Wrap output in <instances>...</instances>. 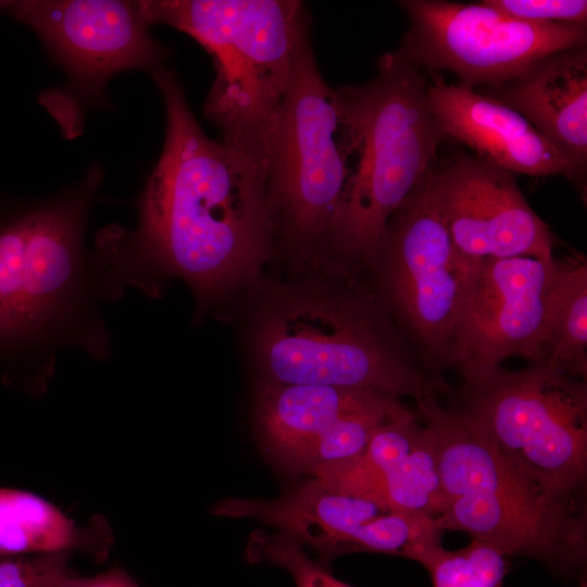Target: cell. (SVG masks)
Instances as JSON below:
<instances>
[{
  "instance_id": "cell-9",
  "label": "cell",
  "mask_w": 587,
  "mask_h": 587,
  "mask_svg": "<svg viewBox=\"0 0 587 587\" xmlns=\"http://www.w3.org/2000/svg\"><path fill=\"white\" fill-rule=\"evenodd\" d=\"M425 177L391 214L365 266L371 296L404 345L428 374L442 377L461 364L460 319L478 264L454 248Z\"/></svg>"
},
{
  "instance_id": "cell-7",
  "label": "cell",
  "mask_w": 587,
  "mask_h": 587,
  "mask_svg": "<svg viewBox=\"0 0 587 587\" xmlns=\"http://www.w3.org/2000/svg\"><path fill=\"white\" fill-rule=\"evenodd\" d=\"M359 132L347 86L330 87L316 64L310 28L298 45L273 128L264 182L274 236L324 239L354 175Z\"/></svg>"
},
{
  "instance_id": "cell-5",
  "label": "cell",
  "mask_w": 587,
  "mask_h": 587,
  "mask_svg": "<svg viewBox=\"0 0 587 587\" xmlns=\"http://www.w3.org/2000/svg\"><path fill=\"white\" fill-rule=\"evenodd\" d=\"M253 341L267 380L414 400L453 391L444 377L419 364L380 307L364 292L286 300L261 319Z\"/></svg>"
},
{
  "instance_id": "cell-20",
  "label": "cell",
  "mask_w": 587,
  "mask_h": 587,
  "mask_svg": "<svg viewBox=\"0 0 587 587\" xmlns=\"http://www.w3.org/2000/svg\"><path fill=\"white\" fill-rule=\"evenodd\" d=\"M535 364L587 378V260L557 258L544 335Z\"/></svg>"
},
{
  "instance_id": "cell-13",
  "label": "cell",
  "mask_w": 587,
  "mask_h": 587,
  "mask_svg": "<svg viewBox=\"0 0 587 587\" xmlns=\"http://www.w3.org/2000/svg\"><path fill=\"white\" fill-rule=\"evenodd\" d=\"M557 257H513L482 262L463 305L459 344L462 379L515 355L536 363Z\"/></svg>"
},
{
  "instance_id": "cell-25",
  "label": "cell",
  "mask_w": 587,
  "mask_h": 587,
  "mask_svg": "<svg viewBox=\"0 0 587 587\" xmlns=\"http://www.w3.org/2000/svg\"><path fill=\"white\" fill-rule=\"evenodd\" d=\"M483 2L502 14L530 23L587 27L585 0H484Z\"/></svg>"
},
{
  "instance_id": "cell-16",
  "label": "cell",
  "mask_w": 587,
  "mask_h": 587,
  "mask_svg": "<svg viewBox=\"0 0 587 587\" xmlns=\"http://www.w3.org/2000/svg\"><path fill=\"white\" fill-rule=\"evenodd\" d=\"M427 97L444 137L466 145L477 158L513 174L574 182L566 158L516 111L440 76L428 83Z\"/></svg>"
},
{
  "instance_id": "cell-23",
  "label": "cell",
  "mask_w": 587,
  "mask_h": 587,
  "mask_svg": "<svg viewBox=\"0 0 587 587\" xmlns=\"http://www.w3.org/2000/svg\"><path fill=\"white\" fill-rule=\"evenodd\" d=\"M245 554L252 563L266 562L283 567L291 575L296 587H351L311 560L299 541L282 532L253 533Z\"/></svg>"
},
{
  "instance_id": "cell-12",
  "label": "cell",
  "mask_w": 587,
  "mask_h": 587,
  "mask_svg": "<svg viewBox=\"0 0 587 587\" xmlns=\"http://www.w3.org/2000/svg\"><path fill=\"white\" fill-rule=\"evenodd\" d=\"M425 180L454 248L470 262L553 258V235L513 173L460 151L436 161Z\"/></svg>"
},
{
  "instance_id": "cell-26",
  "label": "cell",
  "mask_w": 587,
  "mask_h": 587,
  "mask_svg": "<svg viewBox=\"0 0 587 587\" xmlns=\"http://www.w3.org/2000/svg\"><path fill=\"white\" fill-rule=\"evenodd\" d=\"M55 587H139V585L125 571L116 567L91 577L77 576L70 572Z\"/></svg>"
},
{
  "instance_id": "cell-15",
  "label": "cell",
  "mask_w": 587,
  "mask_h": 587,
  "mask_svg": "<svg viewBox=\"0 0 587 587\" xmlns=\"http://www.w3.org/2000/svg\"><path fill=\"white\" fill-rule=\"evenodd\" d=\"M211 512L273 525L329 561L354 552L383 553L385 514L390 511L365 499L334 492L312 478L276 499L227 498L215 503Z\"/></svg>"
},
{
  "instance_id": "cell-4",
  "label": "cell",
  "mask_w": 587,
  "mask_h": 587,
  "mask_svg": "<svg viewBox=\"0 0 587 587\" xmlns=\"http://www.w3.org/2000/svg\"><path fill=\"white\" fill-rule=\"evenodd\" d=\"M150 26L163 24L199 42L215 79L203 112L222 141L263 173L276 117L287 93L299 41L310 28L297 0L138 1Z\"/></svg>"
},
{
  "instance_id": "cell-21",
  "label": "cell",
  "mask_w": 587,
  "mask_h": 587,
  "mask_svg": "<svg viewBox=\"0 0 587 587\" xmlns=\"http://www.w3.org/2000/svg\"><path fill=\"white\" fill-rule=\"evenodd\" d=\"M415 415L398 398L379 394L366 404L338 419L311 447L297 471L311 474L320 466L363 453L384 424Z\"/></svg>"
},
{
  "instance_id": "cell-10",
  "label": "cell",
  "mask_w": 587,
  "mask_h": 587,
  "mask_svg": "<svg viewBox=\"0 0 587 587\" xmlns=\"http://www.w3.org/2000/svg\"><path fill=\"white\" fill-rule=\"evenodd\" d=\"M409 20L401 48L422 68L452 73L472 89L503 84L539 59L587 42V27L538 24L486 5L402 0Z\"/></svg>"
},
{
  "instance_id": "cell-18",
  "label": "cell",
  "mask_w": 587,
  "mask_h": 587,
  "mask_svg": "<svg viewBox=\"0 0 587 587\" xmlns=\"http://www.w3.org/2000/svg\"><path fill=\"white\" fill-rule=\"evenodd\" d=\"M379 394L265 380L257 391V419L270 454L297 471L315 441L342 415Z\"/></svg>"
},
{
  "instance_id": "cell-24",
  "label": "cell",
  "mask_w": 587,
  "mask_h": 587,
  "mask_svg": "<svg viewBox=\"0 0 587 587\" xmlns=\"http://www.w3.org/2000/svg\"><path fill=\"white\" fill-rule=\"evenodd\" d=\"M72 552L1 555L0 587H55L70 573Z\"/></svg>"
},
{
  "instance_id": "cell-19",
  "label": "cell",
  "mask_w": 587,
  "mask_h": 587,
  "mask_svg": "<svg viewBox=\"0 0 587 587\" xmlns=\"http://www.w3.org/2000/svg\"><path fill=\"white\" fill-rule=\"evenodd\" d=\"M112 541V530L101 516L78 526L40 496L0 487L1 555L78 550L102 561L109 555Z\"/></svg>"
},
{
  "instance_id": "cell-1",
  "label": "cell",
  "mask_w": 587,
  "mask_h": 587,
  "mask_svg": "<svg viewBox=\"0 0 587 587\" xmlns=\"http://www.w3.org/2000/svg\"><path fill=\"white\" fill-rule=\"evenodd\" d=\"M151 73L165 104L164 146L138 198L135 228L108 226L92 251L108 303L128 288L155 296L164 279L179 277L207 305L255 275L270 254L264 173L205 135L173 70Z\"/></svg>"
},
{
  "instance_id": "cell-17",
  "label": "cell",
  "mask_w": 587,
  "mask_h": 587,
  "mask_svg": "<svg viewBox=\"0 0 587 587\" xmlns=\"http://www.w3.org/2000/svg\"><path fill=\"white\" fill-rule=\"evenodd\" d=\"M516 111L569 161L585 189L587 166V48L550 53L516 77L476 89Z\"/></svg>"
},
{
  "instance_id": "cell-14",
  "label": "cell",
  "mask_w": 587,
  "mask_h": 587,
  "mask_svg": "<svg viewBox=\"0 0 587 587\" xmlns=\"http://www.w3.org/2000/svg\"><path fill=\"white\" fill-rule=\"evenodd\" d=\"M327 489L390 512L437 517L446 508L433 433L417 415L380 426L360 455L311 473Z\"/></svg>"
},
{
  "instance_id": "cell-3",
  "label": "cell",
  "mask_w": 587,
  "mask_h": 587,
  "mask_svg": "<svg viewBox=\"0 0 587 587\" xmlns=\"http://www.w3.org/2000/svg\"><path fill=\"white\" fill-rule=\"evenodd\" d=\"M415 413L433 433L446 508L440 530H460L505 555L534 558L575 575L587 554L586 517L578 503L554 499L505 462L479 423L438 398L415 399Z\"/></svg>"
},
{
  "instance_id": "cell-2",
  "label": "cell",
  "mask_w": 587,
  "mask_h": 587,
  "mask_svg": "<svg viewBox=\"0 0 587 587\" xmlns=\"http://www.w3.org/2000/svg\"><path fill=\"white\" fill-rule=\"evenodd\" d=\"M102 179L95 165L45 199L0 196V370L7 384L33 396L46 390L62 349L96 360L112 352L100 270L85 246Z\"/></svg>"
},
{
  "instance_id": "cell-6",
  "label": "cell",
  "mask_w": 587,
  "mask_h": 587,
  "mask_svg": "<svg viewBox=\"0 0 587 587\" xmlns=\"http://www.w3.org/2000/svg\"><path fill=\"white\" fill-rule=\"evenodd\" d=\"M376 68L372 80L347 86L359 158L325 238L342 260L364 266L446 139L429 108L426 76L409 54L401 47L387 52Z\"/></svg>"
},
{
  "instance_id": "cell-22",
  "label": "cell",
  "mask_w": 587,
  "mask_h": 587,
  "mask_svg": "<svg viewBox=\"0 0 587 587\" xmlns=\"http://www.w3.org/2000/svg\"><path fill=\"white\" fill-rule=\"evenodd\" d=\"M507 557L498 548L472 539L455 551L442 548L426 570L433 587H503L509 569Z\"/></svg>"
},
{
  "instance_id": "cell-8",
  "label": "cell",
  "mask_w": 587,
  "mask_h": 587,
  "mask_svg": "<svg viewBox=\"0 0 587 587\" xmlns=\"http://www.w3.org/2000/svg\"><path fill=\"white\" fill-rule=\"evenodd\" d=\"M450 403L469 412L505 462L548 497L579 503L587 475V383L544 364L463 379Z\"/></svg>"
},
{
  "instance_id": "cell-11",
  "label": "cell",
  "mask_w": 587,
  "mask_h": 587,
  "mask_svg": "<svg viewBox=\"0 0 587 587\" xmlns=\"http://www.w3.org/2000/svg\"><path fill=\"white\" fill-rule=\"evenodd\" d=\"M0 12L39 36L65 71L74 100H101L112 76L153 71L171 54L150 35L138 1H0Z\"/></svg>"
}]
</instances>
